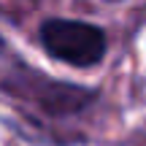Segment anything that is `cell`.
Wrapping results in <instances>:
<instances>
[{
	"instance_id": "6da1fadb",
	"label": "cell",
	"mask_w": 146,
	"mask_h": 146,
	"mask_svg": "<svg viewBox=\"0 0 146 146\" xmlns=\"http://www.w3.org/2000/svg\"><path fill=\"white\" fill-rule=\"evenodd\" d=\"M38 41L52 60H60L70 68H95L103 62L108 49L103 27L84 19H62V16L41 22Z\"/></svg>"
}]
</instances>
